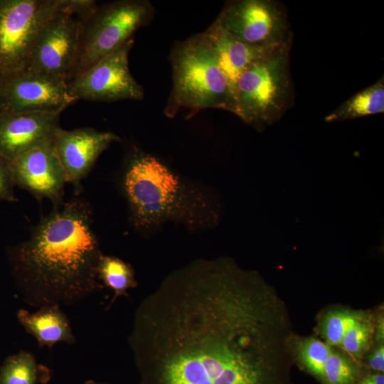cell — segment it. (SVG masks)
<instances>
[{
  "label": "cell",
  "mask_w": 384,
  "mask_h": 384,
  "mask_svg": "<svg viewBox=\"0 0 384 384\" xmlns=\"http://www.w3.org/2000/svg\"><path fill=\"white\" fill-rule=\"evenodd\" d=\"M284 301L222 257L169 274L134 313L139 384H292L295 338Z\"/></svg>",
  "instance_id": "obj_1"
},
{
  "label": "cell",
  "mask_w": 384,
  "mask_h": 384,
  "mask_svg": "<svg viewBox=\"0 0 384 384\" xmlns=\"http://www.w3.org/2000/svg\"><path fill=\"white\" fill-rule=\"evenodd\" d=\"M91 214L82 200L66 202L8 250L12 277L28 304L74 306L103 288L97 272L103 254Z\"/></svg>",
  "instance_id": "obj_2"
},
{
  "label": "cell",
  "mask_w": 384,
  "mask_h": 384,
  "mask_svg": "<svg viewBox=\"0 0 384 384\" xmlns=\"http://www.w3.org/2000/svg\"><path fill=\"white\" fill-rule=\"evenodd\" d=\"M119 186L131 222L141 233H151L167 222L200 231L215 227L220 220V203L208 188L176 174L149 154L128 159Z\"/></svg>",
  "instance_id": "obj_3"
},
{
  "label": "cell",
  "mask_w": 384,
  "mask_h": 384,
  "mask_svg": "<svg viewBox=\"0 0 384 384\" xmlns=\"http://www.w3.org/2000/svg\"><path fill=\"white\" fill-rule=\"evenodd\" d=\"M173 85L164 109L169 117L181 109L190 115L208 108L231 112L230 86L205 34L176 43L171 50Z\"/></svg>",
  "instance_id": "obj_4"
},
{
  "label": "cell",
  "mask_w": 384,
  "mask_h": 384,
  "mask_svg": "<svg viewBox=\"0 0 384 384\" xmlns=\"http://www.w3.org/2000/svg\"><path fill=\"white\" fill-rule=\"evenodd\" d=\"M291 44H284L253 63L236 81L231 112L256 129L277 122L292 105Z\"/></svg>",
  "instance_id": "obj_5"
},
{
  "label": "cell",
  "mask_w": 384,
  "mask_h": 384,
  "mask_svg": "<svg viewBox=\"0 0 384 384\" xmlns=\"http://www.w3.org/2000/svg\"><path fill=\"white\" fill-rule=\"evenodd\" d=\"M154 13L152 4L146 0L97 4L83 20L78 56L70 80L121 47L151 21Z\"/></svg>",
  "instance_id": "obj_6"
},
{
  "label": "cell",
  "mask_w": 384,
  "mask_h": 384,
  "mask_svg": "<svg viewBox=\"0 0 384 384\" xmlns=\"http://www.w3.org/2000/svg\"><path fill=\"white\" fill-rule=\"evenodd\" d=\"M96 5L90 0H66L39 32L26 70L67 82L78 59L83 20Z\"/></svg>",
  "instance_id": "obj_7"
},
{
  "label": "cell",
  "mask_w": 384,
  "mask_h": 384,
  "mask_svg": "<svg viewBox=\"0 0 384 384\" xmlns=\"http://www.w3.org/2000/svg\"><path fill=\"white\" fill-rule=\"evenodd\" d=\"M66 0H0V78L26 69L35 41Z\"/></svg>",
  "instance_id": "obj_8"
},
{
  "label": "cell",
  "mask_w": 384,
  "mask_h": 384,
  "mask_svg": "<svg viewBox=\"0 0 384 384\" xmlns=\"http://www.w3.org/2000/svg\"><path fill=\"white\" fill-rule=\"evenodd\" d=\"M212 24L252 46L275 47L292 43L284 9L272 0L228 1Z\"/></svg>",
  "instance_id": "obj_9"
},
{
  "label": "cell",
  "mask_w": 384,
  "mask_h": 384,
  "mask_svg": "<svg viewBox=\"0 0 384 384\" xmlns=\"http://www.w3.org/2000/svg\"><path fill=\"white\" fill-rule=\"evenodd\" d=\"M134 41L130 38L67 82L76 100L114 102L144 98L143 87L134 78L129 67V53Z\"/></svg>",
  "instance_id": "obj_10"
},
{
  "label": "cell",
  "mask_w": 384,
  "mask_h": 384,
  "mask_svg": "<svg viewBox=\"0 0 384 384\" xmlns=\"http://www.w3.org/2000/svg\"><path fill=\"white\" fill-rule=\"evenodd\" d=\"M5 112L64 110L76 101L67 82L28 70L0 78Z\"/></svg>",
  "instance_id": "obj_11"
},
{
  "label": "cell",
  "mask_w": 384,
  "mask_h": 384,
  "mask_svg": "<svg viewBox=\"0 0 384 384\" xmlns=\"http://www.w3.org/2000/svg\"><path fill=\"white\" fill-rule=\"evenodd\" d=\"M10 161L16 186L38 198L50 200L55 208L62 204L67 180L53 142L28 151Z\"/></svg>",
  "instance_id": "obj_12"
},
{
  "label": "cell",
  "mask_w": 384,
  "mask_h": 384,
  "mask_svg": "<svg viewBox=\"0 0 384 384\" xmlns=\"http://www.w3.org/2000/svg\"><path fill=\"white\" fill-rule=\"evenodd\" d=\"M294 363L321 384H356L363 375L362 363L315 336L296 337Z\"/></svg>",
  "instance_id": "obj_13"
},
{
  "label": "cell",
  "mask_w": 384,
  "mask_h": 384,
  "mask_svg": "<svg viewBox=\"0 0 384 384\" xmlns=\"http://www.w3.org/2000/svg\"><path fill=\"white\" fill-rule=\"evenodd\" d=\"M119 140V137L111 132L90 127L65 130L59 127L53 142L67 183L78 187L100 155L112 143Z\"/></svg>",
  "instance_id": "obj_14"
},
{
  "label": "cell",
  "mask_w": 384,
  "mask_h": 384,
  "mask_svg": "<svg viewBox=\"0 0 384 384\" xmlns=\"http://www.w3.org/2000/svg\"><path fill=\"white\" fill-rule=\"evenodd\" d=\"M63 111L4 112L0 117V154L12 161L52 142Z\"/></svg>",
  "instance_id": "obj_15"
},
{
  "label": "cell",
  "mask_w": 384,
  "mask_h": 384,
  "mask_svg": "<svg viewBox=\"0 0 384 384\" xmlns=\"http://www.w3.org/2000/svg\"><path fill=\"white\" fill-rule=\"evenodd\" d=\"M203 33L211 46L220 69L228 80L232 103L235 85L240 75L253 63L284 45L275 47L250 46L230 37L213 24Z\"/></svg>",
  "instance_id": "obj_16"
},
{
  "label": "cell",
  "mask_w": 384,
  "mask_h": 384,
  "mask_svg": "<svg viewBox=\"0 0 384 384\" xmlns=\"http://www.w3.org/2000/svg\"><path fill=\"white\" fill-rule=\"evenodd\" d=\"M16 316L24 329L36 338L39 347L51 348L59 342L75 343L69 320L59 306H44L34 313L21 309Z\"/></svg>",
  "instance_id": "obj_17"
},
{
  "label": "cell",
  "mask_w": 384,
  "mask_h": 384,
  "mask_svg": "<svg viewBox=\"0 0 384 384\" xmlns=\"http://www.w3.org/2000/svg\"><path fill=\"white\" fill-rule=\"evenodd\" d=\"M384 112V78L366 87L326 115L327 122L346 120Z\"/></svg>",
  "instance_id": "obj_18"
},
{
  "label": "cell",
  "mask_w": 384,
  "mask_h": 384,
  "mask_svg": "<svg viewBox=\"0 0 384 384\" xmlns=\"http://www.w3.org/2000/svg\"><path fill=\"white\" fill-rule=\"evenodd\" d=\"M50 377V370L25 351L9 356L0 366V384L46 383Z\"/></svg>",
  "instance_id": "obj_19"
},
{
  "label": "cell",
  "mask_w": 384,
  "mask_h": 384,
  "mask_svg": "<svg viewBox=\"0 0 384 384\" xmlns=\"http://www.w3.org/2000/svg\"><path fill=\"white\" fill-rule=\"evenodd\" d=\"M97 272L102 284L114 292L111 304L119 297L127 296V290L137 285L132 267L114 256L102 255Z\"/></svg>",
  "instance_id": "obj_20"
},
{
  "label": "cell",
  "mask_w": 384,
  "mask_h": 384,
  "mask_svg": "<svg viewBox=\"0 0 384 384\" xmlns=\"http://www.w3.org/2000/svg\"><path fill=\"white\" fill-rule=\"evenodd\" d=\"M368 312L347 307H336L324 312L319 323L322 340L338 348L348 330Z\"/></svg>",
  "instance_id": "obj_21"
},
{
  "label": "cell",
  "mask_w": 384,
  "mask_h": 384,
  "mask_svg": "<svg viewBox=\"0 0 384 384\" xmlns=\"http://www.w3.org/2000/svg\"><path fill=\"white\" fill-rule=\"evenodd\" d=\"M374 331L375 318L368 312L348 330L338 348L361 363L373 343Z\"/></svg>",
  "instance_id": "obj_22"
},
{
  "label": "cell",
  "mask_w": 384,
  "mask_h": 384,
  "mask_svg": "<svg viewBox=\"0 0 384 384\" xmlns=\"http://www.w3.org/2000/svg\"><path fill=\"white\" fill-rule=\"evenodd\" d=\"M11 161L0 154V202L16 201Z\"/></svg>",
  "instance_id": "obj_23"
},
{
  "label": "cell",
  "mask_w": 384,
  "mask_h": 384,
  "mask_svg": "<svg viewBox=\"0 0 384 384\" xmlns=\"http://www.w3.org/2000/svg\"><path fill=\"white\" fill-rule=\"evenodd\" d=\"M366 358V365L373 373L384 372V343H374Z\"/></svg>",
  "instance_id": "obj_24"
},
{
  "label": "cell",
  "mask_w": 384,
  "mask_h": 384,
  "mask_svg": "<svg viewBox=\"0 0 384 384\" xmlns=\"http://www.w3.org/2000/svg\"><path fill=\"white\" fill-rule=\"evenodd\" d=\"M374 343H384V316L383 312L379 313L375 318Z\"/></svg>",
  "instance_id": "obj_25"
},
{
  "label": "cell",
  "mask_w": 384,
  "mask_h": 384,
  "mask_svg": "<svg viewBox=\"0 0 384 384\" xmlns=\"http://www.w3.org/2000/svg\"><path fill=\"white\" fill-rule=\"evenodd\" d=\"M356 384H384V375L373 372L363 373Z\"/></svg>",
  "instance_id": "obj_26"
},
{
  "label": "cell",
  "mask_w": 384,
  "mask_h": 384,
  "mask_svg": "<svg viewBox=\"0 0 384 384\" xmlns=\"http://www.w3.org/2000/svg\"><path fill=\"white\" fill-rule=\"evenodd\" d=\"M84 384H107V383H97L94 380H87L86 382L84 383Z\"/></svg>",
  "instance_id": "obj_27"
},
{
  "label": "cell",
  "mask_w": 384,
  "mask_h": 384,
  "mask_svg": "<svg viewBox=\"0 0 384 384\" xmlns=\"http://www.w3.org/2000/svg\"><path fill=\"white\" fill-rule=\"evenodd\" d=\"M5 112L4 110V108L0 101V117L1 116V114Z\"/></svg>",
  "instance_id": "obj_28"
}]
</instances>
